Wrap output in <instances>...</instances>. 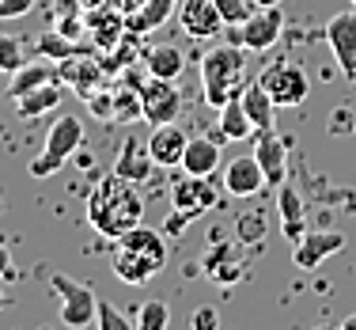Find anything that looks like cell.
<instances>
[{
	"label": "cell",
	"instance_id": "obj_1",
	"mask_svg": "<svg viewBox=\"0 0 356 330\" xmlns=\"http://www.w3.org/2000/svg\"><path fill=\"white\" fill-rule=\"evenodd\" d=\"M144 217V198L137 194V182L122 179L110 171L106 179H99L88 194V224L106 239H118L129 228H137Z\"/></svg>",
	"mask_w": 356,
	"mask_h": 330
},
{
	"label": "cell",
	"instance_id": "obj_2",
	"mask_svg": "<svg viewBox=\"0 0 356 330\" xmlns=\"http://www.w3.org/2000/svg\"><path fill=\"white\" fill-rule=\"evenodd\" d=\"M247 88V49L239 42H227V46H213L201 57V95L209 107H224L227 99L243 95Z\"/></svg>",
	"mask_w": 356,
	"mask_h": 330
},
{
	"label": "cell",
	"instance_id": "obj_3",
	"mask_svg": "<svg viewBox=\"0 0 356 330\" xmlns=\"http://www.w3.org/2000/svg\"><path fill=\"white\" fill-rule=\"evenodd\" d=\"M171 205H175V213L163 232L178 235L190 220L205 217L209 209L220 205V186L213 182V175H186L182 171V179H175V186H171Z\"/></svg>",
	"mask_w": 356,
	"mask_h": 330
},
{
	"label": "cell",
	"instance_id": "obj_4",
	"mask_svg": "<svg viewBox=\"0 0 356 330\" xmlns=\"http://www.w3.org/2000/svg\"><path fill=\"white\" fill-rule=\"evenodd\" d=\"M83 145V122L80 118H72V114H61V118H54V125H49V133H46V148H42V156L31 159V179H49V175H57L65 164L80 152Z\"/></svg>",
	"mask_w": 356,
	"mask_h": 330
},
{
	"label": "cell",
	"instance_id": "obj_5",
	"mask_svg": "<svg viewBox=\"0 0 356 330\" xmlns=\"http://www.w3.org/2000/svg\"><path fill=\"white\" fill-rule=\"evenodd\" d=\"M54 292L61 296V323L72 327V330H83L91 323H99V296L91 285L76 281L69 274H54L49 277Z\"/></svg>",
	"mask_w": 356,
	"mask_h": 330
},
{
	"label": "cell",
	"instance_id": "obj_6",
	"mask_svg": "<svg viewBox=\"0 0 356 330\" xmlns=\"http://www.w3.org/2000/svg\"><path fill=\"white\" fill-rule=\"evenodd\" d=\"M232 31V42H239L243 49H250V54H266V49L277 46V38H281L284 31V15H281V4L273 8H254V15L247 23H239V27H227Z\"/></svg>",
	"mask_w": 356,
	"mask_h": 330
},
{
	"label": "cell",
	"instance_id": "obj_7",
	"mask_svg": "<svg viewBox=\"0 0 356 330\" xmlns=\"http://www.w3.org/2000/svg\"><path fill=\"white\" fill-rule=\"evenodd\" d=\"M258 80H261V88L269 91V99H273L277 107H300L303 99L311 95V80H307V72H303L300 65H292V61H277V65H269V69L258 76Z\"/></svg>",
	"mask_w": 356,
	"mask_h": 330
},
{
	"label": "cell",
	"instance_id": "obj_8",
	"mask_svg": "<svg viewBox=\"0 0 356 330\" xmlns=\"http://www.w3.org/2000/svg\"><path fill=\"white\" fill-rule=\"evenodd\" d=\"M201 266H205V274L213 277L216 285H224V289L239 285L243 277H247V255H243V243L239 239L209 243V251L201 255Z\"/></svg>",
	"mask_w": 356,
	"mask_h": 330
},
{
	"label": "cell",
	"instance_id": "obj_9",
	"mask_svg": "<svg viewBox=\"0 0 356 330\" xmlns=\"http://www.w3.org/2000/svg\"><path fill=\"white\" fill-rule=\"evenodd\" d=\"M57 76H61V84H72V91L80 99H91L95 91H103L106 88V69H103V61L99 57H91V54H72V57H65V61H57Z\"/></svg>",
	"mask_w": 356,
	"mask_h": 330
},
{
	"label": "cell",
	"instance_id": "obj_10",
	"mask_svg": "<svg viewBox=\"0 0 356 330\" xmlns=\"http://www.w3.org/2000/svg\"><path fill=\"white\" fill-rule=\"evenodd\" d=\"M140 103H144V122L163 125L175 122L178 110H182V91L175 88V80H159V76H148L140 84Z\"/></svg>",
	"mask_w": 356,
	"mask_h": 330
},
{
	"label": "cell",
	"instance_id": "obj_11",
	"mask_svg": "<svg viewBox=\"0 0 356 330\" xmlns=\"http://www.w3.org/2000/svg\"><path fill=\"white\" fill-rule=\"evenodd\" d=\"M326 42H330V49H334L341 72L349 76V80H356V8L353 12H337L334 19L326 23Z\"/></svg>",
	"mask_w": 356,
	"mask_h": 330
},
{
	"label": "cell",
	"instance_id": "obj_12",
	"mask_svg": "<svg viewBox=\"0 0 356 330\" xmlns=\"http://www.w3.org/2000/svg\"><path fill=\"white\" fill-rule=\"evenodd\" d=\"M178 27L190 38H216L224 31V15H220L216 0H182L178 4Z\"/></svg>",
	"mask_w": 356,
	"mask_h": 330
},
{
	"label": "cell",
	"instance_id": "obj_13",
	"mask_svg": "<svg viewBox=\"0 0 356 330\" xmlns=\"http://www.w3.org/2000/svg\"><path fill=\"white\" fill-rule=\"evenodd\" d=\"M266 171H261L258 156H235L232 164L224 167V194H232V198H254V194L266 190Z\"/></svg>",
	"mask_w": 356,
	"mask_h": 330
},
{
	"label": "cell",
	"instance_id": "obj_14",
	"mask_svg": "<svg viewBox=\"0 0 356 330\" xmlns=\"http://www.w3.org/2000/svg\"><path fill=\"white\" fill-rule=\"evenodd\" d=\"M345 247L341 232H307L300 243H292V266L296 269H318L326 258H334Z\"/></svg>",
	"mask_w": 356,
	"mask_h": 330
},
{
	"label": "cell",
	"instance_id": "obj_15",
	"mask_svg": "<svg viewBox=\"0 0 356 330\" xmlns=\"http://www.w3.org/2000/svg\"><path fill=\"white\" fill-rule=\"evenodd\" d=\"M288 148H292V141L277 137L273 129H261L258 133L254 156H258V164H261V171H266V182L269 186H281L288 179Z\"/></svg>",
	"mask_w": 356,
	"mask_h": 330
},
{
	"label": "cell",
	"instance_id": "obj_16",
	"mask_svg": "<svg viewBox=\"0 0 356 330\" xmlns=\"http://www.w3.org/2000/svg\"><path fill=\"white\" fill-rule=\"evenodd\" d=\"M152 167H156V159L148 152V141L125 137L122 148H118V159H114V175H122L129 182H144V179H152Z\"/></svg>",
	"mask_w": 356,
	"mask_h": 330
},
{
	"label": "cell",
	"instance_id": "obj_17",
	"mask_svg": "<svg viewBox=\"0 0 356 330\" xmlns=\"http://www.w3.org/2000/svg\"><path fill=\"white\" fill-rule=\"evenodd\" d=\"M190 145L182 129L175 122H163V125H152V137H148V152L156 159V167H178L182 164V152Z\"/></svg>",
	"mask_w": 356,
	"mask_h": 330
},
{
	"label": "cell",
	"instance_id": "obj_18",
	"mask_svg": "<svg viewBox=\"0 0 356 330\" xmlns=\"http://www.w3.org/2000/svg\"><path fill=\"white\" fill-rule=\"evenodd\" d=\"M88 19V27H91V38H95V46L103 49V54H110V49L118 46L125 35H129V23H125V15L118 12L114 4H106V8H95V12H88L83 15Z\"/></svg>",
	"mask_w": 356,
	"mask_h": 330
},
{
	"label": "cell",
	"instance_id": "obj_19",
	"mask_svg": "<svg viewBox=\"0 0 356 330\" xmlns=\"http://www.w3.org/2000/svg\"><path fill=\"white\" fill-rule=\"evenodd\" d=\"M159 269H163V258H152V255H144V251L118 247V255H114V274H118V281H125V285H148Z\"/></svg>",
	"mask_w": 356,
	"mask_h": 330
},
{
	"label": "cell",
	"instance_id": "obj_20",
	"mask_svg": "<svg viewBox=\"0 0 356 330\" xmlns=\"http://www.w3.org/2000/svg\"><path fill=\"white\" fill-rule=\"evenodd\" d=\"M61 95H65V84L61 80H49V84H42V88L35 91H23V95H15V114L19 118H42V114H49V110H57L61 107Z\"/></svg>",
	"mask_w": 356,
	"mask_h": 330
},
{
	"label": "cell",
	"instance_id": "obj_21",
	"mask_svg": "<svg viewBox=\"0 0 356 330\" xmlns=\"http://www.w3.org/2000/svg\"><path fill=\"white\" fill-rule=\"evenodd\" d=\"M144 118V103H140V80L133 72H122V84L114 88V114L110 122L118 125H133Z\"/></svg>",
	"mask_w": 356,
	"mask_h": 330
},
{
	"label": "cell",
	"instance_id": "obj_22",
	"mask_svg": "<svg viewBox=\"0 0 356 330\" xmlns=\"http://www.w3.org/2000/svg\"><path fill=\"white\" fill-rule=\"evenodd\" d=\"M178 167H182L186 175H216L220 171V145L213 137H190Z\"/></svg>",
	"mask_w": 356,
	"mask_h": 330
},
{
	"label": "cell",
	"instance_id": "obj_23",
	"mask_svg": "<svg viewBox=\"0 0 356 330\" xmlns=\"http://www.w3.org/2000/svg\"><path fill=\"white\" fill-rule=\"evenodd\" d=\"M277 205H281V228L288 243H300L307 235V217H303V201L296 194V186L281 182V194H277Z\"/></svg>",
	"mask_w": 356,
	"mask_h": 330
},
{
	"label": "cell",
	"instance_id": "obj_24",
	"mask_svg": "<svg viewBox=\"0 0 356 330\" xmlns=\"http://www.w3.org/2000/svg\"><path fill=\"white\" fill-rule=\"evenodd\" d=\"M144 69L148 76H159V80H178L186 69V54L178 46H148L144 49Z\"/></svg>",
	"mask_w": 356,
	"mask_h": 330
},
{
	"label": "cell",
	"instance_id": "obj_25",
	"mask_svg": "<svg viewBox=\"0 0 356 330\" xmlns=\"http://www.w3.org/2000/svg\"><path fill=\"white\" fill-rule=\"evenodd\" d=\"M178 12V0H144V8L140 12H133L129 19V35H152V31L156 27H163L167 19H171V15Z\"/></svg>",
	"mask_w": 356,
	"mask_h": 330
},
{
	"label": "cell",
	"instance_id": "obj_26",
	"mask_svg": "<svg viewBox=\"0 0 356 330\" xmlns=\"http://www.w3.org/2000/svg\"><path fill=\"white\" fill-rule=\"evenodd\" d=\"M250 133H258V129H254L247 107H243V95L227 99V103L220 107V137L224 141H247Z\"/></svg>",
	"mask_w": 356,
	"mask_h": 330
},
{
	"label": "cell",
	"instance_id": "obj_27",
	"mask_svg": "<svg viewBox=\"0 0 356 330\" xmlns=\"http://www.w3.org/2000/svg\"><path fill=\"white\" fill-rule=\"evenodd\" d=\"M49 80H61L57 76V65L49 61H27V65H19V69L12 72V88H8V95H23V91H35V88H42V84H49Z\"/></svg>",
	"mask_w": 356,
	"mask_h": 330
},
{
	"label": "cell",
	"instance_id": "obj_28",
	"mask_svg": "<svg viewBox=\"0 0 356 330\" xmlns=\"http://www.w3.org/2000/svg\"><path fill=\"white\" fill-rule=\"evenodd\" d=\"M243 107H247V114H250V122H254V129H273V110L277 103L269 99V91L261 88V80H247V88H243Z\"/></svg>",
	"mask_w": 356,
	"mask_h": 330
},
{
	"label": "cell",
	"instance_id": "obj_29",
	"mask_svg": "<svg viewBox=\"0 0 356 330\" xmlns=\"http://www.w3.org/2000/svg\"><path fill=\"white\" fill-rule=\"evenodd\" d=\"M118 247H133V251H144V255L167 262V239H163V232H156V228H144V224L129 228L125 235H118Z\"/></svg>",
	"mask_w": 356,
	"mask_h": 330
},
{
	"label": "cell",
	"instance_id": "obj_30",
	"mask_svg": "<svg viewBox=\"0 0 356 330\" xmlns=\"http://www.w3.org/2000/svg\"><path fill=\"white\" fill-rule=\"evenodd\" d=\"M235 239L243 247H261V239H266V209H247L235 220Z\"/></svg>",
	"mask_w": 356,
	"mask_h": 330
},
{
	"label": "cell",
	"instance_id": "obj_31",
	"mask_svg": "<svg viewBox=\"0 0 356 330\" xmlns=\"http://www.w3.org/2000/svg\"><path fill=\"white\" fill-rule=\"evenodd\" d=\"M35 49H38V57H49V61H65V57L80 54V46H76V38H65L57 27L49 31V35H42Z\"/></svg>",
	"mask_w": 356,
	"mask_h": 330
},
{
	"label": "cell",
	"instance_id": "obj_32",
	"mask_svg": "<svg viewBox=\"0 0 356 330\" xmlns=\"http://www.w3.org/2000/svg\"><path fill=\"white\" fill-rule=\"evenodd\" d=\"M133 323H137V330H167L171 311H167L163 300H144L137 308V315H133Z\"/></svg>",
	"mask_w": 356,
	"mask_h": 330
},
{
	"label": "cell",
	"instance_id": "obj_33",
	"mask_svg": "<svg viewBox=\"0 0 356 330\" xmlns=\"http://www.w3.org/2000/svg\"><path fill=\"white\" fill-rule=\"evenodd\" d=\"M220 15H224V27H239L254 15V0H216Z\"/></svg>",
	"mask_w": 356,
	"mask_h": 330
},
{
	"label": "cell",
	"instance_id": "obj_34",
	"mask_svg": "<svg viewBox=\"0 0 356 330\" xmlns=\"http://www.w3.org/2000/svg\"><path fill=\"white\" fill-rule=\"evenodd\" d=\"M27 49H23L19 38H4L0 35V72H15L19 65H27Z\"/></svg>",
	"mask_w": 356,
	"mask_h": 330
},
{
	"label": "cell",
	"instance_id": "obj_35",
	"mask_svg": "<svg viewBox=\"0 0 356 330\" xmlns=\"http://www.w3.org/2000/svg\"><path fill=\"white\" fill-rule=\"evenodd\" d=\"M99 327L103 330H133L137 323H133L129 315H122L110 300H99Z\"/></svg>",
	"mask_w": 356,
	"mask_h": 330
},
{
	"label": "cell",
	"instance_id": "obj_36",
	"mask_svg": "<svg viewBox=\"0 0 356 330\" xmlns=\"http://www.w3.org/2000/svg\"><path fill=\"white\" fill-rule=\"evenodd\" d=\"M83 103L91 107V114H95V118H110V114H114V88L95 91V95H91V99H83Z\"/></svg>",
	"mask_w": 356,
	"mask_h": 330
},
{
	"label": "cell",
	"instance_id": "obj_37",
	"mask_svg": "<svg viewBox=\"0 0 356 330\" xmlns=\"http://www.w3.org/2000/svg\"><path fill=\"white\" fill-rule=\"evenodd\" d=\"M88 27V19H83L80 12H69V15H57V31H61L65 38H80V31Z\"/></svg>",
	"mask_w": 356,
	"mask_h": 330
},
{
	"label": "cell",
	"instance_id": "obj_38",
	"mask_svg": "<svg viewBox=\"0 0 356 330\" xmlns=\"http://www.w3.org/2000/svg\"><path fill=\"white\" fill-rule=\"evenodd\" d=\"M38 0H0V19H19L35 8Z\"/></svg>",
	"mask_w": 356,
	"mask_h": 330
},
{
	"label": "cell",
	"instance_id": "obj_39",
	"mask_svg": "<svg viewBox=\"0 0 356 330\" xmlns=\"http://www.w3.org/2000/svg\"><path fill=\"white\" fill-rule=\"evenodd\" d=\"M190 327H193V330H216V327H220L216 308H197V311H193V319H190Z\"/></svg>",
	"mask_w": 356,
	"mask_h": 330
},
{
	"label": "cell",
	"instance_id": "obj_40",
	"mask_svg": "<svg viewBox=\"0 0 356 330\" xmlns=\"http://www.w3.org/2000/svg\"><path fill=\"white\" fill-rule=\"evenodd\" d=\"M110 4H114V8H118V12H122V15H125V19H129V15H133V12H140V8H144V0H110Z\"/></svg>",
	"mask_w": 356,
	"mask_h": 330
},
{
	"label": "cell",
	"instance_id": "obj_41",
	"mask_svg": "<svg viewBox=\"0 0 356 330\" xmlns=\"http://www.w3.org/2000/svg\"><path fill=\"white\" fill-rule=\"evenodd\" d=\"M0 277H15V266H12V251L0 243Z\"/></svg>",
	"mask_w": 356,
	"mask_h": 330
},
{
	"label": "cell",
	"instance_id": "obj_42",
	"mask_svg": "<svg viewBox=\"0 0 356 330\" xmlns=\"http://www.w3.org/2000/svg\"><path fill=\"white\" fill-rule=\"evenodd\" d=\"M80 4H83V12H95V8H106L110 0H80Z\"/></svg>",
	"mask_w": 356,
	"mask_h": 330
},
{
	"label": "cell",
	"instance_id": "obj_43",
	"mask_svg": "<svg viewBox=\"0 0 356 330\" xmlns=\"http://www.w3.org/2000/svg\"><path fill=\"white\" fill-rule=\"evenodd\" d=\"M273 4H284V0H254V8H273Z\"/></svg>",
	"mask_w": 356,
	"mask_h": 330
},
{
	"label": "cell",
	"instance_id": "obj_44",
	"mask_svg": "<svg viewBox=\"0 0 356 330\" xmlns=\"http://www.w3.org/2000/svg\"><path fill=\"white\" fill-rule=\"evenodd\" d=\"M341 330H356V311H353V315H349V319H345V323H341Z\"/></svg>",
	"mask_w": 356,
	"mask_h": 330
},
{
	"label": "cell",
	"instance_id": "obj_45",
	"mask_svg": "<svg viewBox=\"0 0 356 330\" xmlns=\"http://www.w3.org/2000/svg\"><path fill=\"white\" fill-rule=\"evenodd\" d=\"M4 304H8V300H4V289H0V311H4Z\"/></svg>",
	"mask_w": 356,
	"mask_h": 330
},
{
	"label": "cell",
	"instance_id": "obj_46",
	"mask_svg": "<svg viewBox=\"0 0 356 330\" xmlns=\"http://www.w3.org/2000/svg\"><path fill=\"white\" fill-rule=\"evenodd\" d=\"M353 133H356V122H353Z\"/></svg>",
	"mask_w": 356,
	"mask_h": 330
},
{
	"label": "cell",
	"instance_id": "obj_47",
	"mask_svg": "<svg viewBox=\"0 0 356 330\" xmlns=\"http://www.w3.org/2000/svg\"><path fill=\"white\" fill-rule=\"evenodd\" d=\"M353 8H356V0H353Z\"/></svg>",
	"mask_w": 356,
	"mask_h": 330
}]
</instances>
